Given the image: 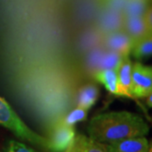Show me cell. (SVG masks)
<instances>
[{
  "mask_svg": "<svg viewBox=\"0 0 152 152\" xmlns=\"http://www.w3.org/2000/svg\"><path fill=\"white\" fill-rule=\"evenodd\" d=\"M151 124H152V117L151 118Z\"/></svg>",
  "mask_w": 152,
  "mask_h": 152,
  "instance_id": "cell-23",
  "label": "cell"
},
{
  "mask_svg": "<svg viewBox=\"0 0 152 152\" xmlns=\"http://www.w3.org/2000/svg\"><path fill=\"white\" fill-rule=\"evenodd\" d=\"M0 125L10 130L22 140L48 151V138L40 135L31 129L17 115L10 105L0 96Z\"/></svg>",
  "mask_w": 152,
  "mask_h": 152,
  "instance_id": "cell-2",
  "label": "cell"
},
{
  "mask_svg": "<svg viewBox=\"0 0 152 152\" xmlns=\"http://www.w3.org/2000/svg\"><path fill=\"white\" fill-rule=\"evenodd\" d=\"M87 115H88L87 109L77 107L75 109L72 110L70 113L66 116L65 118L63 119V121L65 124L69 126H74L77 123L85 121L87 118Z\"/></svg>",
  "mask_w": 152,
  "mask_h": 152,
  "instance_id": "cell-16",
  "label": "cell"
},
{
  "mask_svg": "<svg viewBox=\"0 0 152 152\" xmlns=\"http://www.w3.org/2000/svg\"><path fill=\"white\" fill-rule=\"evenodd\" d=\"M99 96V89L93 84L84 86L78 93L77 104L78 107L87 110L93 107Z\"/></svg>",
  "mask_w": 152,
  "mask_h": 152,
  "instance_id": "cell-12",
  "label": "cell"
},
{
  "mask_svg": "<svg viewBox=\"0 0 152 152\" xmlns=\"http://www.w3.org/2000/svg\"><path fill=\"white\" fill-rule=\"evenodd\" d=\"M152 91V66L140 62L133 64L130 95L132 97L146 98Z\"/></svg>",
  "mask_w": 152,
  "mask_h": 152,
  "instance_id": "cell-3",
  "label": "cell"
},
{
  "mask_svg": "<svg viewBox=\"0 0 152 152\" xmlns=\"http://www.w3.org/2000/svg\"><path fill=\"white\" fill-rule=\"evenodd\" d=\"M75 130L73 126H69L60 121L52 129L48 140V151L50 152H64L75 138Z\"/></svg>",
  "mask_w": 152,
  "mask_h": 152,
  "instance_id": "cell-4",
  "label": "cell"
},
{
  "mask_svg": "<svg viewBox=\"0 0 152 152\" xmlns=\"http://www.w3.org/2000/svg\"><path fill=\"white\" fill-rule=\"evenodd\" d=\"M144 19H145L149 32L151 35H152V4H151V5L149 6L148 10L145 12L144 15Z\"/></svg>",
  "mask_w": 152,
  "mask_h": 152,
  "instance_id": "cell-19",
  "label": "cell"
},
{
  "mask_svg": "<svg viewBox=\"0 0 152 152\" xmlns=\"http://www.w3.org/2000/svg\"><path fill=\"white\" fill-rule=\"evenodd\" d=\"M123 30L133 39L134 43L143 38L151 36L148 31L145 19L142 16L124 18Z\"/></svg>",
  "mask_w": 152,
  "mask_h": 152,
  "instance_id": "cell-10",
  "label": "cell"
},
{
  "mask_svg": "<svg viewBox=\"0 0 152 152\" xmlns=\"http://www.w3.org/2000/svg\"><path fill=\"white\" fill-rule=\"evenodd\" d=\"M94 78L102 84L111 94L121 96L116 69H102L94 73Z\"/></svg>",
  "mask_w": 152,
  "mask_h": 152,
  "instance_id": "cell-11",
  "label": "cell"
},
{
  "mask_svg": "<svg viewBox=\"0 0 152 152\" xmlns=\"http://www.w3.org/2000/svg\"><path fill=\"white\" fill-rule=\"evenodd\" d=\"M124 17L122 12L105 9L99 16L96 29L102 36L123 31Z\"/></svg>",
  "mask_w": 152,
  "mask_h": 152,
  "instance_id": "cell-7",
  "label": "cell"
},
{
  "mask_svg": "<svg viewBox=\"0 0 152 152\" xmlns=\"http://www.w3.org/2000/svg\"><path fill=\"white\" fill-rule=\"evenodd\" d=\"M6 152H38L21 142L10 140L6 144Z\"/></svg>",
  "mask_w": 152,
  "mask_h": 152,
  "instance_id": "cell-17",
  "label": "cell"
},
{
  "mask_svg": "<svg viewBox=\"0 0 152 152\" xmlns=\"http://www.w3.org/2000/svg\"><path fill=\"white\" fill-rule=\"evenodd\" d=\"M80 152H108L104 143L98 142L83 134H78L75 138Z\"/></svg>",
  "mask_w": 152,
  "mask_h": 152,
  "instance_id": "cell-13",
  "label": "cell"
},
{
  "mask_svg": "<svg viewBox=\"0 0 152 152\" xmlns=\"http://www.w3.org/2000/svg\"><path fill=\"white\" fill-rule=\"evenodd\" d=\"M150 1H151V4H152V0H150Z\"/></svg>",
  "mask_w": 152,
  "mask_h": 152,
  "instance_id": "cell-24",
  "label": "cell"
},
{
  "mask_svg": "<svg viewBox=\"0 0 152 152\" xmlns=\"http://www.w3.org/2000/svg\"><path fill=\"white\" fill-rule=\"evenodd\" d=\"M151 4V3L150 0H129L122 14L124 18L134 16L144 17Z\"/></svg>",
  "mask_w": 152,
  "mask_h": 152,
  "instance_id": "cell-14",
  "label": "cell"
},
{
  "mask_svg": "<svg viewBox=\"0 0 152 152\" xmlns=\"http://www.w3.org/2000/svg\"><path fill=\"white\" fill-rule=\"evenodd\" d=\"M147 152H152V140L149 142V146H148Z\"/></svg>",
  "mask_w": 152,
  "mask_h": 152,
  "instance_id": "cell-22",
  "label": "cell"
},
{
  "mask_svg": "<svg viewBox=\"0 0 152 152\" xmlns=\"http://www.w3.org/2000/svg\"><path fill=\"white\" fill-rule=\"evenodd\" d=\"M129 0H103L105 9L123 12L125 5Z\"/></svg>",
  "mask_w": 152,
  "mask_h": 152,
  "instance_id": "cell-18",
  "label": "cell"
},
{
  "mask_svg": "<svg viewBox=\"0 0 152 152\" xmlns=\"http://www.w3.org/2000/svg\"><path fill=\"white\" fill-rule=\"evenodd\" d=\"M105 145L108 152H147L149 141L145 136H143Z\"/></svg>",
  "mask_w": 152,
  "mask_h": 152,
  "instance_id": "cell-8",
  "label": "cell"
},
{
  "mask_svg": "<svg viewBox=\"0 0 152 152\" xmlns=\"http://www.w3.org/2000/svg\"><path fill=\"white\" fill-rule=\"evenodd\" d=\"M132 68H133V63L129 56H124L118 69H116L121 96L132 97L130 95Z\"/></svg>",
  "mask_w": 152,
  "mask_h": 152,
  "instance_id": "cell-9",
  "label": "cell"
},
{
  "mask_svg": "<svg viewBox=\"0 0 152 152\" xmlns=\"http://www.w3.org/2000/svg\"><path fill=\"white\" fill-rule=\"evenodd\" d=\"M64 152H80V151H79V148H78V146H77V145H76L75 140H74L73 143L71 144L69 146V148H68Z\"/></svg>",
  "mask_w": 152,
  "mask_h": 152,
  "instance_id": "cell-20",
  "label": "cell"
},
{
  "mask_svg": "<svg viewBox=\"0 0 152 152\" xmlns=\"http://www.w3.org/2000/svg\"><path fill=\"white\" fill-rule=\"evenodd\" d=\"M89 137L104 144L146 136L150 126L139 114L121 111L98 114L87 128Z\"/></svg>",
  "mask_w": 152,
  "mask_h": 152,
  "instance_id": "cell-1",
  "label": "cell"
},
{
  "mask_svg": "<svg viewBox=\"0 0 152 152\" xmlns=\"http://www.w3.org/2000/svg\"><path fill=\"white\" fill-rule=\"evenodd\" d=\"M123 56L107 49H96L91 55L89 64L95 72L102 69H117L123 59Z\"/></svg>",
  "mask_w": 152,
  "mask_h": 152,
  "instance_id": "cell-6",
  "label": "cell"
},
{
  "mask_svg": "<svg viewBox=\"0 0 152 152\" xmlns=\"http://www.w3.org/2000/svg\"><path fill=\"white\" fill-rule=\"evenodd\" d=\"M130 54L137 59H141L152 56V35L135 42Z\"/></svg>",
  "mask_w": 152,
  "mask_h": 152,
  "instance_id": "cell-15",
  "label": "cell"
},
{
  "mask_svg": "<svg viewBox=\"0 0 152 152\" xmlns=\"http://www.w3.org/2000/svg\"><path fill=\"white\" fill-rule=\"evenodd\" d=\"M146 105L149 107L152 108V91L146 97Z\"/></svg>",
  "mask_w": 152,
  "mask_h": 152,
  "instance_id": "cell-21",
  "label": "cell"
},
{
  "mask_svg": "<svg viewBox=\"0 0 152 152\" xmlns=\"http://www.w3.org/2000/svg\"><path fill=\"white\" fill-rule=\"evenodd\" d=\"M102 42L104 48L117 53L123 57L129 56L134 45L133 39L124 30L103 36Z\"/></svg>",
  "mask_w": 152,
  "mask_h": 152,
  "instance_id": "cell-5",
  "label": "cell"
}]
</instances>
